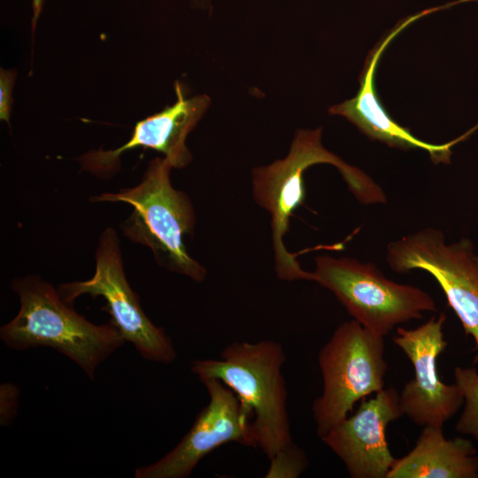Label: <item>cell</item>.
I'll return each instance as SVG.
<instances>
[{
  "label": "cell",
  "instance_id": "cell-7",
  "mask_svg": "<svg viewBox=\"0 0 478 478\" xmlns=\"http://www.w3.org/2000/svg\"><path fill=\"white\" fill-rule=\"evenodd\" d=\"M95 260V273L90 279L58 285L63 300L73 305L82 295L103 297L106 303L103 310L110 314V321L144 359L162 364L174 362L177 353L171 338L146 316L139 297L127 280L120 238L113 227H108L101 233Z\"/></svg>",
  "mask_w": 478,
  "mask_h": 478
},
{
  "label": "cell",
  "instance_id": "cell-11",
  "mask_svg": "<svg viewBox=\"0 0 478 478\" xmlns=\"http://www.w3.org/2000/svg\"><path fill=\"white\" fill-rule=\"evenodd\" d=\"M402 415L398 391L382 389L363 399L352 415L320 439L343 461L351 477L387 478L397 459L389 451L385 431Z\"/></svg>",
  "mask_w": 478,
  "mask_h": 478
},
{
  "label": "cell",
  "instance_id": "cell-16",
  "mask_svg": "<svg viewBox=\"0 0 478 478\" xmlns=\"http://www.w3.org/2000/svg\"><path fill=\"white\" fill-rule=\"evenodd\" d=\"M266 478H297L306 468L307 459L303 450L293 442L280 450L270 459Z\"/></svg>",
  "mask_w": 478,
  "mask_h": 478
},
{
  "label": "cell",
  "instance_id": "cell-6",
  "mask_svg": "<svg viewBox=\"0 0 478 478\" xmlns=\"http://www.w3.org/2000/svg\"><path fill=\"white\" fill-rule=\"evenodd\" d=\"M312 281L331 291L353 320L375 335L385 336L423 312H436V303L423 289L386 278L371 263L350 258H315Z\"/></svg>",
  "mask_w": 478,
  "mask_h": 478
},
{
  "label": "cell",
  "instance_id": "cell-1",
  "mask_svg": "<svg viewBox=\"0 0 478 478\" xmlns=\"http://www.w3.org/2000/svg\"><path fill=\"white\" fill-rule=\"evenodd\" d=\"M11 287L19 297V310L0 328V339L10 349L50 347L93 380L98 366L126 343L111 321L103 325L89 321L39 275L16 278Z\"/></svg>",
  "mask_w": 478,
  "mask_h": 478
},
{
  "label": "cell",
  "instance_id": "cell-15",
  "mask_svg": "<svg viewBox=\"0 0 478 478\" xmlns=\"http://www.w3.org/2000/svg\"><path fill=\"white\" fill-rule=\"evenodd\" d=\"M454 377L465 402L456 429L461 434L471 435L478 443V372L472 367L457 366Z\"/></svg>",
  "mask_w": 478,
  "mask_h": 478
},
{
  "label": "cell",
  "instance_id": "cell-3",
  "mask_svg": "<svg viewBox=\"0 0 478 478\" xmlns=\"http://www.w3.org/2000/svg\"><path fill=\"white\" fill-rule=\"evenodd\" d=\"M172 168L165 158H156L136 186L94 196L90 201L133 206L132 213L120 225L123 235L150 249L160 266L201 282L206 270L190 257L184 243L196 225L195 211L189 197L172 186Z\"/></svg>",
  "mask_w": 478,
  "mask_h": 478
},
{
  "label": "cell",
  "instance_id": "cell-20",
  "mask_svg": "<svg viewBox=\"0 0 478 478\" xmlns=\"http://www.w3.org/2000/svg\"><path fill=\"white\" fill-rule=\"evenodd\" d=\"M475 260H476V263H477V266H478V256H475Z\"/></svg>",
  "mask_w": 478,
  "mask_h": 478
},
{
  "label": "cell",
  "instance_id": "cell-12",
  "mask_svg": "<svg viewBox=\"0 0 478 478\" xmlns=\"http://www.w3.org/2000/svg\"><path fill=\"white\" fill-rule=\"evenodd\" d=\"M174 88L175 103L136 122L130 139L120 147L109 150L99 149L79 157L81 169L100 178H109L119 170L120 155L139 147L161 152L173 168L189 165L192 155L186 139L208 108L210 98L206 95L186 98L178 81Z\"/></svg>",
  "mask_w": 478,
  "mask_h": 478
},
{
  "label": "cell",
  "instance_id": "cell-19",
  "mask_svg": "<svg viewBox=\"0 0 478 478\" xmlns=\"http://www.w3.org/2000/svg\"><path fill=\"white\" fill-rule=\"evenodd\" d=\"M42 5V0H33V12H34L33 23H32L33 31L35 30L36 19H38V16L41 12Z\"/></svg>",
  "mask_w": 478,
  "mask_h": 478
},
{
  "label": "cell",
  "instance_id": "cell-18",
  "mask_svg": "<svg viewBox=\"0 0 478 478\" xmlns=\"http://www.w3.org/2000/svg\"><path fill=\"white\" fill-rule=\"evenodd\" d=\"M16 78L15 71L0 70V120L10 125L12 104V91Z\"/></svg>",
  "mask_w": 478,
  "mask_h": 478
},
{
  "label": "cell",
  "instance_id": "cell-2",
  "mask_svg": "<svg viewBox=\"0 0 478 478\" xmlns=\"http://www.w3.org/2000/svg\"><path fill=\"white\" fill-rule=\"evenodd\" d=\"M320 163L335 166L361 204L387 201L384 191L371 177L325 149L320 127L298 130L284 158L252 170L253 197L271 216L275 271L277 276L285 281H312V272L302 269L295 255L287 251L283 237L289 231L290 217L305 201L304 173Z\"/></svg>",
  "mask_w": 478,
  "mask_h": 478
},
{
  "label": "cell",
  "instance_id": "cell-9",
  "mask_svg": "<svg viewBox=\"0 0 478 478\" xmlns=\"http://www.w3.org/2000/svg\"><path fill=\"white\" fill-rule=\"evenodd\" d=\"M200 381L208 404L177 445L158 461L136 468L135 478H187L202 459L225 443L257 447L253 416L235 393L218 379Z\"/></svg>",
  "mask_w": 478,
  "mask_h": 478
},
{
  "label": "cell",
  "instance_id": "cell-17",
  "mask_svg": "<svg viewBox=\"0 0 478 478\" xmlns=\"http://www.w3.org/2000/svg\"><path fill=\"white\" fill-rule=\"evenodd\" d=\"M19 389L12 383H3L0 388L1 426H10L14 420L19 405Z\"/></svg>",
  "mask_w": 478,
  "mask_h": 478
},
{
  "label": "cell",
  "instance_id": "cell-4",
  "mask_svg": "<svg viewBox=\"0 0 478 478\" xmlns=\"http://www.w3.org/2000/svg\"><path fill=\"white\" fill-rule=\"evenodd\" d=\"M285 353L280 343L235 342L219 359H196L190 369L199 380L215 378L231 389L253 416L257 447L270 459L292 443L282 374Z\"/></svg>",
  "mask_w": 478,
  "mask_h": 478
},
{
  "label": "cell",
  "instance_id": "cell-13",
  "mask_svg": "<svg viewBox=\"0 0 478 478\" xmlns=\"http://www.w3.org/2000/svg\"><path fill=\"white\" fill-rule=\"evenodd\" d=\"M427 13L428 11L402 20L389 34L379 41L366 59L359 78L360 88L357 95L351 99L332 106L329 112L346 118L372 140H378L390 147L403 150L421 149L429 154L434 163H450L452 153L451 147L457 143L466 140L478 128V125L460 137L447 143L437 145L426 143L415 137L408 128L398 125L389 117L378 100L374 86L378 61L388 44L402 29Z\"/></svg>",
  "mask_w": 478,
  "mask_h": 478
},
{
  "label": "cell",
  "instance_id": "cell-14",
  "mask_svg": "<svg viewBox=\"0 0 478 478\" xmlns=\"http://www.w3.org/2000/svg\"><path fill=\"white\" fill-rule=\"evenodd\" d=\"M478 456L471 441L444 437L442 427L427 426L414 447L397 459L387 478H477Z\"/></svg>",
  "mask_w": 478,
  "mask_h": 478
},
{
  "label": "cell",
  "instance_id": "cell-8",
  "mask_svg": "<svg viewBox=\"0 0 478 478\" xmlns=\"http://www.w3.org/2000/svg\"><path fill=\"white\" fill-rule=\"evenodd\" d=\"M386 259L397 273H429L478 349V266L469 239L447 243L441 230L428 227L389 243Z\"/></svg>",
  "mask_w": 478,
  "mask_h": 478
},
{
  "label": "cell",
  "instance_id": "cell-5",
  "mask_svg": "<svg viewBox=\"0 0 478 478\" xmlns=\"http://www.w3.org/2000/svg\"><path fill=\"white\" fill-rule=\"evenodd\" d=\"M384 351L383 336L353 319L339 325L322 346L318 356L322 393L312 408L320 438L348 417L357 402L383 389Z\"/></svg>",
  "mask_w": 478,
  "mask_h": 478
},
{
  "label": "cell",
  "instance_id": "cell-10",
  "mask_svg": "<svg viewBox=\"0 0 478 478\" xmlns=\"http://www.w3.org/2000/svg\"><path fill=\"white\" fill-rule=\"evenodd\" d=\"M444 313L414 329L397 328L393 342L407 356L414 370L399 394L403 415L420 427H442L464 403L459 387L440 380L437 358L447 346L443 333Z\"/></svg>",
  "mask_w": 478,
  "mask_h": 478
}]
</instances>
